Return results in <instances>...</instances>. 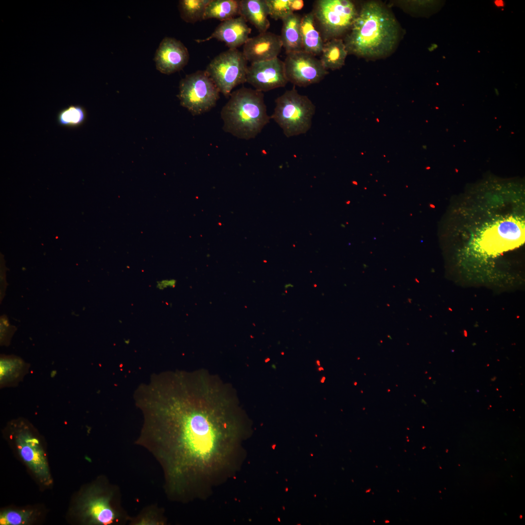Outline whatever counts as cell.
Listing matches in <instances>:
<instances>
[{
    "label": "cell",
    "mask_w": 525,
    "mask_h": 525,
    "mask_svg": "<svg viewBox=\"0 0 525 525\" xmlns=\"http://www.w3.org/2000/svg\"><path fill=\"white\" fill-rule=\"evenodd\" d=\"M271 119L281 127L288 138L305 134L311 128L315 106L305 95L294 87L275 100Z\"/></svg>",
    "instance_id": "277c9868"
},
{
    "label": "cell",
    "mask_w": 525,
    "mask_h": 525,
    "mask_svg": "<svg viewBox=\"0 0 525 525\" xmlns=\"http://www.w3.org/2000/svg\"><path fill=\"white\" fill-rule=\"evenodd\" d=\"M321 54L320 60L325 69L335 70L344 65L348 52L344 40L337 38L324 42Z\"/></svg>",
    "instance_id": "ac0fdd59"
},
{
    "label": "cell",
    "mask_w": 525,
    "mask_h": 525,
    "mask_svg": "<svg viewBox=\"0 0 525 525\" xmlns=\"http://www.w3.org/2000/svg\"><path fill=\"white\" fill-rule=\"evenodd\" d=\"M246 82L261 92L285 87L288 81L283 61L277 57L251 63L248 67Z\"/></svg>",
    "instance_id": "8fae6325"
},
{
    "label": "cell",
    "mask_w": 525,
    "mask_h": 525,
    "mask_svg": "<svg viewBox=\"0 0 525 525\" xmlns=\"http://www.w3.org/2000/svg\"><path fill=\"white\" fill-rule=\"evenodd\" d=\"M111 490L93 485L79 499L77 509L82 521L88 525H108L122 523L127 516Z\"/></svg>",
    "instance_id": "5b68a950"
},
{
    "label": "cell",
    "mask_w": 525,
    "mask_h": 525,
    "mask_svg": "<svg viewBox=\"0 0 525 525\" xmlns=\"http://www.w3.org/2000/svg\"><path fill=\"white\" fill-rule=\"evenodd\" d=\"M240 3L239 0H210L204 20L215 18L222 22L240 16Z\"/></svg>",
    "instance_id": "d6986e66"
},
{
    "label": "cell",
    "mask_w": 525,
    "mask_h": 525,
    "mask_svg": "<svg viewBox=\"0 0 525 525\" xmlns=\"http://www.w3.org/2000/svg\"><path fill=\"white\" fill-rule=\"evenodd\" d=\"M189 57L188 49L180 40L166 37L156 52L154 61L157 70L169 75L183 69Z\"/></svg>",
    "instance_id": "7c38bea8"
},
{
    "label": "cell",
    "mask_w": 525,
    "mask_h": 525,
    "mask_svg": "<svg viewBox=\"0 0 525 525\" xmlns=\"http://www.w3.org/2000/svg\"><path fill=\"white\" fill-rule=\"evenodd\" d=\"M300 32L303 51L315 56L320 54L324 42L312 11L301 17Z\"/></svg>",
    "instance_id": "2e32d148"
},
{
    "label": "cell",
    "mask_w": 525,
    "mask_h": 525,
    "mask_svg": "<svg viewBox=\"0 0 525 525\" xmlns=\"http://www.w3.org/2000/svg\"><path fill=\"white\" fill-rule=\"evenodd\" d=\"M135 399L143 417L137 442L161 465L169 494L196 495L236 465L244 414L235 391L217 375L202 370L155 374Z\"/></svg>",
    "instance_id": "6da1fadb"
},
{
    "label": "cell",
    "mask_w": 525,
    "mask_h": 525,
    "mask_svg": "<svg viewBox=\"0 0 525 525\" xmlns=\"http://www.w3.org/2000/svg\"><path fill=\"white\" fill-rule=\"evenodd\" d=\"M282 48L280 35L267 31L249 37L242 52L247 61L253 63L278 57Z\"/></svg>",
    "instance_id": "4fadbf2b"
},
{
    "label": "cell",
    "mask_w": 525,
    "mask_h": 525,
    "mask_svg": "<svg viewBox=\"0 0 525 525\" xmlns=\"http://www.w3.org/2000/svg\"><path fill=\"white\" fill-rule=\"evenodd\" d=\"M220 93L205 70H198L180 80L177 97L180 105L195 116L214 107L220 98Z\"/></svg>",
    "instance_id": "52a82bcc"
},
{
    "label": "cell",
    "mask_w": 525,
    "mask_h": 525,
    "mask_svg": "<svg viewBox=\"0 0 525 525\" xmlns=\"http://www.w3.org/2000/svg\"><path fill=\"white\" fill-rule=\"evenodd\" d=\"M290 8L292 11H299L301 10L304 5V1L302 0H290Z\"/></svg>",
    "instance_id": "484cf974"
},
{
    "label": "cell",
    "mask_w": 525,
    "mask_h": 525,
    "mask_svg": "<svg viewBox=\"0 0 525 525\" xmlns=\"http://www.w3.org/2000/svg\"><path fill=\"white\" fill-rule=\"evenodd\" d=\"M33 510L7 509L0 513L1 525H23L31 523L34 519Z\"/></svg>",
    "instance_id": "7402d4cb"
},
{
    "label": "cell",
    "mask_w": 525,
    "mask_h": 525,
    "mask_svg": "<svg viewBox=\"0 0 525 525\" xmlns=\"http://www.w3.org/2000/svg\"><path fill=\"white\" fill-rule=\"evenodd\" d=\"M247 61L243 52L229 49L219 53L205 70L225 96H229L236 86L246 82Z\"/></svg>",
    "instance_id": "ba28073f"
},
{
    "label": "cell",
    "mask_w": 525,
    "mask_h": 525,
    "mask_svg": "<svg viewBox=\"0 0 525 525\" xmlns=\"http://www.w3.org/2000/svg\"><path fill=\"white\" fill-rule=\"evenodd\" d=\"M13 437L22 459L41 482L49 483V468L38 438L25 427L15 429Z\"/></svg>",
    "instance_id": "30bf717a"
},
{
    "label": "cell",
    "mask_w": 525,
    "mask_h": 525,
    "mask_svg": "<svg viewBox=\"0 0 525 525\" xmlns=\"http://www.w3.org/2000/svg\"><path fill=\"white\" fill-rule=\"evenodd\" d=\"M494 3L497 7H502L504 5V2L502 0H495Z\"/></svg>",
    "instance_id": "4316f807"
},
{
    "label": "cell",
    "mask_w": 525,
    "mask_h": 525,
    "mask_svg": "<svg viewBox=\"0 0 525 525\" xmlns=\"http://www.w3.org/2000/svg\"><path fill=\"white\" fill-rule=\"evenodd\" d=\"M286 54L283 61L286 76L295 86L307 87L317 83L328 73L320 60L312 54L302 51Z\"/></svg>",
    "instance_id": "9c48e42d"
},
{
    "label": "cell",
    "mask_w": 525,
    "mask_h": 525,
    "mask_svg": "<svg viewBox=\"0 0 525 525\" xmlns=\"http://www.w3.org/2000/svg\"><path fill=\"white\" fill-rule=\"evenodd\" d=\"M221 117L225 132L246 140L255 138L271 119L262 92L245 87L230 93Z\"/></svg>",
    "instance_id": "3957f363"
},
{
    "label": "cell",
    "mask_w": 525,
    "mask_h": 525,
    "mask_svg": "<svg viewBox=\"0 0 525 525\" xmlns=\"http://www.w3.org/2000/svg\"><path fill=\"white\" fill-rule=\"evenodd\" d=\"M210 0H180L178 9L181 18L185 22L194 23L204 20L207 5Z\"/></svg>",
    "instance_id": "ffe728a7"
},
{
    "label": "cell",
    "mask_w": 525,
    "mask_h": 525,
    "mask_svg": "<svg viewBox=\"0 0 525 525\" xmlns=\"http://www.w3.org/2000/svg\"><path fill=\"white\" fill-rule=\"evenodd\" d=\"M400 27L392 12L382 3H363L344 40L348 54L366 58L383 57L398 44Z\"/></svg>",
    "instance_id": "7a4b0ae2"
},
{
    "label": "cell",
    "mask_w": 525,
    "mask_h": 525,
    "mask_svg": "<svg viewBox=\"0 0 525 525\" xmlns=\"http://www.w3.org/2000/svg\"><path fill=\"white\" fill-rule=\"evenodd\" d=\"M269 16L275 20L283 19L294 13L290 8V0H265Z\"/></svg>",
    "instance_id": "603a6c76"
},
{
    "label": "cell",
    "mask_w": 525,
    "mask_h": 525,
    "mask_svg": "<svg viewBox=\"0 0 525 525\" xmlns=\"http://www.w3.org/2000/svg\"><path fill=\"white\" fill-rule=\"evenodd\" d=\"M240 16L252 24L260 33L267 32L270 27L265 0H241Z\"/></svg>",
    "instance_id": "9a60e30c"
},
{
    "label": "cell",
    "mask_w": 525,
    "mask_h": 525,
    "mask_svg": "<svg viewBox=\"0 0 525 525\" xmlns=\"http://www.w3.org/2000/svg\"><path fill=\"white\" fill-rule=\"evenodd\" d=\"M301 17L293 13L283 19L280 37L286 53L302 51L300 32Z\"/></svg>",
    "instance_id": "e0dca14e"
},
{
    "label": "cell",
    "mask_w": 525,
    "mask_h": 525,
    "mask_svg": "<svg viewBox=\"0 0 525 525\" xmlns=\"http://www.w3.org/2000/svg\"><path fill=\"white\" fill-rule=\"evenodd\" d=\"M246 22L241 16L222 21L209 36L196 41L202 43L216 39L224 42L229 49H237L244 45L249 38L251 29Z\"/></svg>",
    "instance_id": "5bb4252c"
},
{
    "label": "cell",
    "mask_w": 525,
    "mask_h": 525,
    "mask_svg": "<svg viewBox=\"0 0 525 525\" xmlns=\"http://www.w3.org/2000/svg\"><path fill=\"white\" fill-rule=\"evenodd\" d=\"M312 12L324 42L347 34L358 14L349 0H316Z\"/></svg>",
    "instance_id": "8992f818"
},
{
    "label": "cell",
    "mask_w": 525,
    "mask_h": 525,
    "mask_svg": "<svg viewBox=\"0 0 525 525\" xmlns=\"http://www.w3.org/2000/svg\"><path fill=\"white\" fill-rule=\"evenodd\" d=\"M158 512H156L155 511L154 508H150L147 511H144L142 513L141 515H139L135 521H133L135 524H159L158 523H162L161 517H159L158 515Z\"/></svg>",
    "instance_id": "cb8c5ba5"
},
{
    "label": "cell",
    "mask_w": 525,
    "mask_h": 525,
    "mask_svg": "<svg viewBox=\"0 0 525 525\" xmlns=\"http://www.w3.org/2000/svg\"><path fill=\"white\" fill-rule=\"evenodd\" d=\"M176 284V280L175 279H163L157 281L156 286L158 290H163L168 288H174Z\"/></svg>",
    "instance_id": "d4e9b609"
},
{
    "label": "cell",
    "mask_w": 525,
    "mask_h": 525,
    "mask_svg": "<svg viewBox=\"0 0 525 525\" xmlns=\"http://www.w3.org/2000/svg\"><path fill=\"white\" fill-rule=\"evenodd\" d=\"M87 117L85 108L81 105H71L57 114V123L63 127L76 128L82 125Z\"/></svg>",
    "instance_id": "44dd1931"
}]
</instances>
